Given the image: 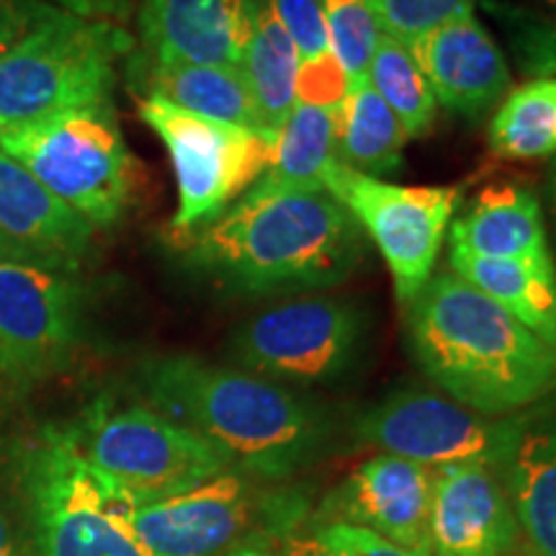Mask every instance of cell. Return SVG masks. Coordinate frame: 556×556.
Listing matches in <instances>:
<instances>
[{
  "mask_svg": "<svg viewBox=\"0 0 556 556\" xmlns=\"http://www.w3.org/2000/svg\"><path fill=\"white\" fill-rule=\"evenodd\" d=\"M150 407L206 438L232 469L281 484L330 454L338 422L299 389L197 356H160L139 368Z\"/></svg>",
  "mask_w": 556,
  "mask_h": 556,
  "instance_id": "cell-1",
  "label": "cell"
},
{
  "mask_svg": "<svg viewBox=\"0 0 556 556\" xmlns=\"http://www.w3.org/2000/svg\"><path fill=\"white\" fill-rule=\"evenodd\" d=\"M186 240L191 266L253 296L317 294L366 261L364 229L325 189H248Z\"/></svg>",
  "mask_w": 556,
  "mask_h": 556,
  "instance_id": "cell-2",
  "label": "cell"
},
{
  "mask_svg": "<svg viewBox=\"0 0 556 556\" xmlns=\"http://www.w3.org/2000/svg\"><path fill=\"white\" fill-rule=\"evenodd\" d=\"M407 345L438 392L507 417L556 392V345L456 276L433 274L405 307Z\"/></svg>",
  "mask_w": 556,
  "mask_h": 556,
  "instance_id": "cell-3",
  "label": "cell"
},
{
  "mask_svg": "<svg viewBox=\"0 0 556 556\" xmlns=\"http://www.w3.org/2000/svg\"><path fill=\"white\" fill-rule=\"evenodd\" d=\"M131 52L124 24L50 13L0 58V137L111 101L116 70Z\"/></svg>",
  "mask_w": 556,
  "mask_h": 556,
  "instance_id": "cell-4",
  "label": "cell"
},
{
  "mask_svg": "<svg viewBox=\"0 0 556 556\" xmlns=\"http://www.w3.org/2000/svg\"><path fill=\"white\" fill-rule=\"evenodd\" d=\"M0 148L93 229L116 225L135 199L139 168L111 101L11 131Z\"/></svg>",
  "mask_w": 556,
  "mask_h": 556,
  "instance_id": "cell-5",
  "label": "cell"
},
{
  "mask_svg": "<svg viewBox=\"0 0 556 556\" xmlns=\"http://www.w3.org/2000/svg\"><path fill=\"white\" fill-rule=\"evenodd\" d=\"M70 433L88 467L131 507L180 495L232 469L206 438L155 407L101 400Z\"/></svg>",
  "mask_w": 556,
  "mask_h": 556,
  "instance_id": "cell-6",
  "label": "cell"
},
{
  "mask_svg": "<svg viewBox=\"0 0 556 556\" xmlns=\"http://www.w3.org/2000/svg\"><path fill=\"white\" fill-rule=\"evenodd\" d=\"M261 484L227 469L180 495L129 507L131 528L152 556H222L253 536H289L309 518L302 492Z\"/></svg>",
  "mask_w": 556,
  "mask_h": 556,
  "instance_id": "cell-7",
  "label": "cell"
},
{
  "mask_svg": "<svg viewBox=\"0 0 556 556\" xmlns=\"http://www.w3.org/2000/svg\"><path fill=\"white\" fill-rule=\"evenodd\" d=\"M26 471L37 556H152L131 505L88 467L70 428L47 430Z\"/></svg>",
  "mask_w": 556,
  "mask_h": 556,
  "instance_id": "cell-8",
  "label": "cell"
},
{
  "mask_svg": "<svg viewBox=\"0 0 556 556\" xmlns=\"http://www.w3.org/2000/svg\"><path fill=\"white\" fill-rule=\"evenodd\" d=\"M368 330L366 309L353 299H294L245 319L229 338V358L278 384H332L358 366Z\"/></svg>",
  "mask_w": 556,
  "mask_h": 556,
  "instance_id": "cell-9",
  "label": "cell"
},
{
  "mask_svg": "<svg viewBox=\"0 0 556 556\" xmlns=\"http://www.w3.org/2000/svg\"><path fill=\"white\" fill-rule=\"evenodd\" d=\"M137 111L170 155L178 186L173 229L184 238L227 212L274 157L278 131L204 119L160 99H139Z\"/></svg>",
  "mask_w": 556,
  "mask_h": 556,
  "instance_id": "cell-10",
  "label": "cell"
},
{
  "mask_svg": "<svg viewBox=\"0 0 556 556\" xmlns=\"http://www.w3.org/2000/svg\"><path fill=\"white\" fill-rule=\"evenodd\" d=\"M323 186L353 214L366 238L377 242L397 302L407 307L433 276L462 189L389 184L345 168L338 160L323 170Z\"/></svg>",
  "mask_w": 556,
  "mask_h": 556,
  "instance_id": "cell-11",
  "label": "cell"
},
{
  "mask_svg": "<svg viewBox=\"0 0 556 556\" xmlns=\"http://www.w3.org/2000/svg\"><path fill=\"white\" fill-rule=\"evenodd\" d=\"M80 309L65 270L0 261V374L18 387L58 374L78 345Z\"/></svg>",
  "mask_w": 556,
  "mask_h": 556,
  "instance_id": "cell-12",
  "label": "cell"
},
{
  "mask_svg": "<svg viewBox=\"0 0 556 556\" xmlns=\"http://www.w3.org/2000/svg\"><path fill=\"white\" fill-rule=\"evenodd\" d=\"M353 433L379 448L428 469L448 464H495L503 417H484L443 392L420 387L394 389L353 420Z\"/></svg>",
  "mask_w": 556,
  "mask_h": 556,
  "instance_id": "cell-13",
  "label": "cell"
},
{
  "mask_svg": "<svg viewBox=\"0 0 556 556\" xmlns=\"http://www.w3.org/2000/svg\"><path fill=\"white\" fill-rule=\"evenodd\" d=\"M433 469L392 454L358 464L343 482L312 507V523H348L379 533L409 552L430 554Z\"/></svg>",
  "mask_w": 556,
  "mask_h": 556,
  "instance_id": "cell-14",
  "label": "cell"
},
{
  "mask_svg": "<svg viewBox=\"0 0 556 556\" xmlns=\"http://www.w3.org/2000/svg\"><path fill=\"white\" fill-rule=\"evenodd\" d=\"M430 556H518L520 531L495 464L433 469Z\"/></svg>",
  "mask_w": 556,
  "mask_h": 556,
  "instance_id": "cell-15",
  "label": "cell"
},
{
  "mask_svg": "<svg viewBox=\"0 0 556 556\" xmlns=\"http://www.w3.org/2000/svg\"><path fill=\"white\" fill-rule=\"evenodd\" d=\"M495 467L520 531V554L556 556V392L503 417Z\"/></svg>",
  "mask_w": 556,
  "mask_h": 556,
  "instance_id": "cell-16",
  "label": "cell"
},
{
  "mask_svg": "<svg viewBox=\"0 0 556 556\" xmlns=\"http://www.w3.org/2000/svg\"><path fill=\"white\" fill-rule=\"evenodd\" d=\"M96 229L0 148V261L75 270Z\"/></svg>",
  "mask_w": 556,
  "mask_h": 556,
  "instance_id": "cell-17",
  "label": "cell"
},
{
  "mask_svg": "<svg viewBox=\"0 0 556 556\" xmlns=\"http://www.w3.org/2000/svg\"><path fill=\"white\" fill-rule=\"evenodd\" d=\"M435 101L462 116H482L513 90V73L492 34L471 13L446 21L409 47Z\"/></svg>",
  "mask_w": 556,
  "mask_h": 556,
  "instance_id": "cell-18",
  "label": "cell"
},
{
  "mask_svg": "<svg viewBox=\"0 0 556 556\" xmlns=\"http://www.w3.org/2000/svg\"><path fill=\"white\" fill-rule=\"evenodd\" d=\"M258 0H144L142 58L240 67Z\"/></svg>",
  "mask_w": 556,
  "mask_h": 556,
  "instance_id": "cell-19",
  "label": "cell"
},
{
  "mask_svg": "<svg viewBox=\"0 0 556 556\" xmlns=\"http://www.w3.org/2000/svg\"><path fill=\"white\" fill-rule=\"evenodd\" d=\"M127 73L142 99H160L204 119L263 129L258 106L240 67L152 62L131 52Z\"/></svg>",
  "mask_w": 556,
  "mask_h": 556,
  "instance_id": "cell-20",
  "label": "cell"
},
{
  "mask_svg": "<svg viewBox=\"0 0 556 556\" xmlns=\"http://www.w3.org/2000/svg\"><path fill=\"white\" fill-rule=\"evenodd\" d=\"M448 245L497 261H552L544 212L520 184H490L448 227Z\"/></svg>",
  "mask_w": 556,
  "mask_h": 556,
  "instance_id": "cell-21",
  "label": "cell"
},
{
  "mask_svg": "<svg viewBox=\"0 0 556 556\" xmlns=\"http://www.w3.org/2000/svg\"><path fill=\"white\" fill-rule=\"evenodd\" d=\"M448 268L556 345V263L497 261L448 245Z\"/></svg>",
  "mask_w": 556,
  "mask_h": 556,
  "instance_id": "cell-22",
  "label": "cell"
},
{
  "mask_svg": "<svg viewBox=\"0 0 556 556\" xmlns=\"http://www.w3.org/2000/svg\"><path fill=\"white\" fill-rule=\"evenodd\" d=\"M407 135L394 111L374 90L368 78L348 83L338 109L336 160L366 176H389L402 168Z\"/></svg>",
  "mask_w": 556,
  "mask_h": 556,
  "instance_id": "cell-23",
  "label": "cell"
},
{
  "mask_svg": "<svg viewBox=\"0 0 556 556\" xmlns=\"http://www.w3.org/2000/svg\"><path fill=\"white\" fill-rule=\"evenodd\" d=\"M299 65L302 60L294 41L278 21L270 0H258L240 70L258 106L263 129H281L296 106Z\"/></svg>",
  "mask_w": 556,
  "mask_h": 556,
  "instance_id": "cell-24",
  "label": "cell"
},
{
  "mask_svg": "<svg viewBox=\"0 0 556 556\" xmlns=\"http://www.w3.org/2000/svg\"><path fill=\"white\" fill-rule=\"evenodd\" d=\"M340 109V106H338ZM338 109L296 103L276 135L274 157L250 189L309 191L325 189L323 170L336 160Z\"/></svg>",
  "mask_w": 556,
  "mask_h": 556,
  "instance_id": "cell-25",
  "label": "cell"
},
{
  "mask_svg": "<svg viewBox=\"0 0 556 556\" xmlns=\"http://www.w3.org/2000/svg\"><path fill=\"white\" fill-rule=\"evenodd\" d=\"M490 148L507 160L556 155V78L513 88L490 122Z\"/></svg>",
  "mask_w": 556,
  "mask_h": 556,
  "instance_id": "cell-26",
  "label": "cell"
},
{
  "mask_svg": "<svg viewBox=\"0 0 556 556\" xmlns=\"http://www.w3.org/2000/svg\"><path fill=\"white\" fill-rule=\"evenodd\" d=\"M366 78L387 106L394 111L407 139L422 137L433 127L438 101L409 47L381 37Z\"/></svg>",
  "mask_w": 556,
  "mask_h": 556,
  "instance_id": "cell-27",
  "label": "cell"
},
{
  "mask_svg": "<svg viewBox=\"0 0 556 556\" xmlns=\"http://www.w3.org/2000/svg\"><path fill=\"white\" fill-rule=\"evenodd\" d=\"M323 13L330 50L345 70L348 80L366 78L374 52L384 37L377 0H323Z\"/></svg>",
  "mask_w": 556,
  "mask_h": 556,
  "instance_id": "cell-28",
  "label": "cell"
},
{
  "mask_svg": "<svg viewBox=\"0 0 556 556\" xmlns=\"http://www.w3.org/2000/svg\"><path fill=\"white\" fill-rule=\"evenodd\" d=\"M283 556H430L348 523H312L307 518L281 539Z\"/></svg>",
  "mask_w": 556,
  "mask_h": 556,
  "instance_id": "cell-29",
  "label": "cell"
},
{
  "mask_svg": "<svg viewBox=\"0 0 556 556\" xmlns=\"http://www.w3.org/2000/svg\"><path fill=\"white\" fill-rule=\"evenodd\" d=\"M477 0H377L384 37L413 47L446 21L475 11Z\"/></svg>",
  "mask_w": 556,
  "mask_h": 556,
  "instance_id": "cell-30",
  "label": "cell"
},
{
  "mask_svg": "<svg viewBox=\"0 0 556 556\" xmlns=\"http://www.w3.org/2000/svg\"><path fill=\"white\" fill-rule=\"evenodd\" d=\"M503 21L520 70L531 80L556 78V5L546 16L503 5Z\"/></svg>",
  "mask_w": 556,
  "mask_h": 556,
  "instance_id": "cell-31",
  "label": "cell"
},
{
  "mask_svg": "<svg viewBox=\"0 0 556 556\" xmlns=\"http://www.w3.org/2000/svg\"><path fill=\"white\" fill-rule=\"evenodd\" d=\"M278 21L294 41L299 60H317L330 50L323 0H270Z\"/></svg>",
  "mask_w": 556,
  "mask_h": 556,
  "instance_id": "cell-32",
  "label": "cell"
},
{
  "mask_svg": "<svg viewBox=\"0 0 556 556\" xmlns=\"http://www.w3.org/2000/svg\"><path fill=\"white\" fill-rule=\"evenodd\" d=\"M348 83L351 80L332 52L302 62L296 75V103L338 109L348 93Z\"/></svg>",
  "mask_w": 556,
  "mask_h": 556,
  "instance_id": "cell-33",
  "label": "cell"
},
{
  "mask_svg": "<svg viewBox=\"0 0 556 556\" xmlns=\"http://www.w3.org/2000/svg\"><path fill=\"white\" fill-rule=\"evenodd\" d=\"M60 11L39 0H0V58L11 50L16 41L31 31L39 21Z\"/></svg>",
  "mask_w": 556,
  "mask_h": 556,
  "instance_id": "cell-34",
  "label": "cell"
},
{
  "mask_svg": "<svg viewBox=\"0 0 556 556\" xmlns=\"http://www.w3.org/2000/svg\"><path fill=\"white\" fill-rule=\"evenodd\" d=\"M39 3L67 13H78V16L86 18L116 21V24H124L131 9H135V0H39Z\"/></svg>",
  "mask_w": 556,
  "mask_h": 556,
  "instance_id": "cell-35",
  "label": "cell"
},
{
  "mask_svg": "<svg viewBox=\"0 0 556 556\" xmlns=\"http://www.w3.org/2000/svg\"><path fill=\"white\" fill-rule=\"evenodd\" d=\"M24 541H21V531L16 520L9 513L3 500H0V556H24Z\"/></svg>",
  "mask_w": 556,
  "mask_h": 556,
  "instance_id": "cell-36",
  "label": "cell"
},
{
  "mask_svg": "<svg viewBox=\"0 0 556 556\" xmlns=\"http://www.w3.org/2000/svg\"><path fill=\"white\" fill-rule=\"evenodd\" d=\"M222 556H283L281 554V539L274 536H253L242 541L235 548H229L227 554Z\"/></svg>",
  "mask_w": 556,
  "mask_h": 556,
  "instance_id": "cell-37",
  "label": "cell"
},
{
  "mask_svg": "<svg viewBox=\"0 0 556 556\" xmlns=\"http://www.w3.org/2000/svg\"><path fill=\"white\" fill-rule=\"evenodd\" d=\"M546 201H548V212H552V222L556 227V155L552 157V165H548V173H546Z\"/></svg>",
  "mask_w": 556,
  "mask_h": 556,
  "instance_id": "cell-38",
  "label": "cell"
},
{
  "mask_svg": "<svg viewBox=\"0 0 556 556\" xmlns=\"http://www.w3.org/2000/svg\"><path fill=\"white\" fill-rule=\"evenodd\" d=\"M518 556H523V554H518Z\"/></svg>",
  "mask_w": 556,
  "mask_h": 556,
  "instance_id": "cell-39",
  "label": "cell"
}]
</instances>
